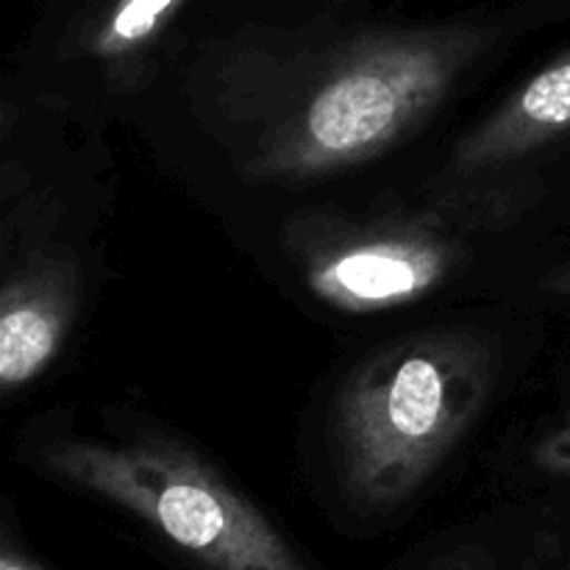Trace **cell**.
<instances>
[{"label":"cell","instance_id":"cell-1","mask_svg":"<svg viewBox=\"0 0 570 570\" xmlns=\"http://www.w3.org/2000/svg\"><path fill=\"white\" fill-rule=\"evenodd\" d=\"M484 42L479 28L443 26L343 45L278 109L245 173L298 181L376 159L438 109Z\"/></svg>","mask_w":570,"mask_h":570},{"label":"cell","instance_id":"cell-2","mask_svg":"<svg viewBox=\"0 0 570 570\" xmlns=\"http://www.w3.org/2000/svg\"><path fill=\"white\" fill-rule=\"evenodd\" d=\"M488 384V351L468 334H426L371 356L334 410L351 493L373 507L415 495L479 415Z\"/></svg>","mask_w":570,"mask_h":570},{"label":"cell","instance_id":"cell-3","mask_svg":"<svg viewBox=\"0 0 570 570\" xmlns=\"http://www.w3.org/2000/svg\"><path fill=\"white\" fill-rule=\"evenodd\" d=\"M42 465L139 515L209 570H306L248 499L170 440H61L42 449Z\"/></svg>","mask_w":570,"mask_h":570},{"label":"cell","instance_id":"cell-4","mask_svg":"<svg viewBox=\"0 0 570 570\" xmlns=\"http://www.w3.org/2000/svg\"><path fill=\"white\" fill-rule=\"evenodd\" d=\"M289 237L309 293L345 315L417 304L462 265V245L443 220H309Z\"/></svg>","mask_w":570,"mask_h":570},{"label":"cell","instance_id":"cell-5","mask_svg":"<svg viewBox=\"0 0 570 570\" xmlns=\"http://www.w3.org/2000/svg\"><path fill=\"white\" fill-rule=\"evenodd\" d=\"M76 312V282L65 262L31 259L3 287L0 298V387L31 384L56 360Z\"/></svg>","mask_w":570,"mask_h":570},{"label":"cell","instance_id":"cell-6","mask_svg":"<svg viewBox=\"0 0 570 570\" xmlns=\"http://www.w3.org/2000/svg\"><path fill=\"white\" fill-rule=\"evenodd\" d=\"M570 131V50L518 87L454 154L460 173H482L534 154Z\"/></svg>","mask_w":570,"mask_h":570},{"label":"cell","instance_id":"cell-7","mask_svg":"<svg viewBox=\"0 0 570 570\" xmlns=\"http://www.w3.org/2000/svg\"><path fill=\"white\" fill-rule=\"evenodd\" d=\"M187 0H115L87 33V53L115 65L148 48Z\"/></svg>","mask_w":570,"mask_h":570},{"label":"cell","instance_id":"cell-8","mask_svg":"<svg viewBox=\"0 0 570 570\" xmlns=\"http://www.w3.org/2000/svg\"><path fill=\"white\" fill-rule=\"evenodd\" d=\"M534 460H538V465L543 471L554 473V476H570V410L566 421L554 432L546 434L543 443L538 445Z\"/></svg>","mask_w":570,"mask_h":570},{"label":"cell","instance_id":"cell-9","mask_svg":"<svg viewBox=\"0 0 570 570\" xmlns=\"http://www.w3.org/2000/svg\"><path fill=\"white\" fill-rule=\"evenodd\" d=\"M549 293H557V295H570V262L566 267H560L557 273H551L549 278H546L543 284Z\"/></svg>","mask_w":570,"mask_h":570},{"label":"cell","instance_id":"cell-10","mask_svg":"<svg viewBox=\"0 0 570 570\" xmlns=\"http://www.w3.org/2000/svg\"><path fill=\"white\" fill-rule=\"evenodd\" d=\"M0 570H33V568L26 566L22 560H14L11 554H3V560H0Z\"/></svg>","mask_w":570,"mask_h":570}]
</instances>
